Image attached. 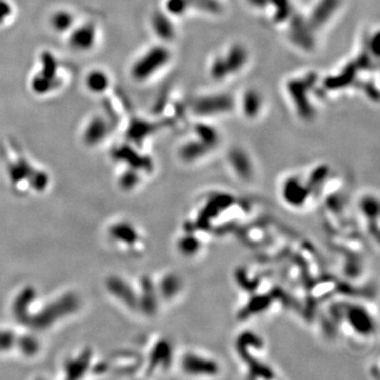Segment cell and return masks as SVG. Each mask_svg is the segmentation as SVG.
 <instances>
[{
	"label": "cell",
	"mask_w": 380,
	"mask_h": 380,
	"mask_svg": "<svg viewBox=\"0 0 380 380\" xmlns=\"http://www.w3.org/2000/svg\"><path fill=\"white\" fill-rule=\"evenodd\" d=\"M357 70H358V67L356 66V64L350 63L348 66L345 67V69L341 71V73L339 75L328 77L327 79H325L324 86L331 90L341 89L343 87L349 86L350 84L354 82Z\"/></svg>",
	"instance_id": "cell-11"
},
{
	"label": "cell",
	"mask_w": 380,
	"mask_h": 380,
	"mask_svg": "<svg viewBox=\"0 0 380 380\" xmlns=\"http://www.w3.org/2000/svg\"><path fill=\"white\" fill-rule=\"evenodd\" d=\"M181 369L194 377H213L221 371L218 361L198 351H187L181 358Z\"/></svg>",
	"instance_id": "cell-1"
},
{
	"label": "cell",
	"mask_w": 380,
	"mask_h": 380,
	"mask_svg": "<svg viewBox=\"0 0 380 380\" xmlns=\"http://www.w3.org/2000/svg\"><path fill=\"white\" fill-rule=\"evenodd\" d=\"M233 107V101L229 95H211L202 97L194 103L193 111L201 115H210L229 111Z\"/></svg>",
	"instance_id": "cell-6"
},
{
	"label": "cell",
	"mask_w": 380,
	"mask_h": 380,
	"mask_svg": "<svg viewBox=\"0 0 380 380\" xmlns=\"http://www.w3.org/2000/svg\"><path fill=\"white\" fill-rule=\"evenodd\" d=\"M246 59H247L246 50L240 45L233 46L228 51L226 58H224L229 73H233V72L239 71L246 63Z\"/></svg>",
	"instance_id": "cell-15"
},
{
	"label": "cell",
	"mask_w": 380,
	"mask_h": 380,
	"mask_svg": "<svg viewBox=\"0 0 380 380\" xmlns=\"http://www.w3.org/2000/svg\"><path fill=\"white\" fill-rule=\"evenodd\" d=\"M371 52H373L376 56L379 55V34L377 33L371 41Z\"/></svg>",
	"instance_id": "cell-28"
},
{
	"label": "cell",
	"mask_w": 380,
	"mask_h": 380,
	"mask_svg": "<svg viewBox=\"0 0 380 380\" xmlns=\"http://www.w3.org/2000/svg\"><path fill=\"white\" fill-rule=\"evenodd\" d=\"M161 288V295L165 299L169 300L172 298H175L176 295L179 294L181 289H182V283L178 277L174 275H167L166 277L163 278L162 281V287Z\"/></svg>",
	"instance_id": "cell-18"
},
{
	"label": "cell",
	"mask_w": 380,
	"mask_h": 380,
	"mask_svg": "<svg viewBox=\"0 0 380 380\" xmlns=\"http://www.w3.org/2000/svg\"><path fill=\"white\" fill-rule=\"evenodd\" d=\"M13 10L7 0H0V25L7 23L12 16Z\"/></svg>",
	"instance_id": "cell-26"
},
{
	"label": "cell",
	"mask_w": 380,
	"mask_h": 380,
	"mask_svg": "<svg viewBox=\"0 0 380 380\" xmlns=\"http://www.w3.org/2000/svg\"><path fill=\"white\" fill-rule=\"evenodd\" d=\"M355 64L358 67V69H369L373 66L371 57L366 52L361 54V55L358 57V59L355 62Z\"/></svg>",
	"instance_id": "cell-27"
},
{
	"label": "cell",
	"mask_w": 380,
	"mask_h": 380,
	"mask_svg": "<svg viewBox=\"0 0 380 380\" xmlns=\"http://www.w3.org/2000/svg\"><path fill=\"white\" fill-rule=\"evenodd\" d=\"M228 73H229V71H228V68L226 66L224 58H216L214 63L212 64V68H211V74L213 78L218 79V81L223 79L224 77H226Z\"/></svg>",
	"instance_id": "cell-24"
},
{
	"label": "cell",
	"mask_w": 380,
	"mask_h": 380,
	"mask_svg": "<svg viewBox=\"0 0 380 380\" xmlns=\"http://www.w3.org/2000/svg\"><path fill=\"white\" fill-rule=\"evenodd\" d=\"M261 104L260 94L255 90H249L243 96V111L248 117L256 116L260 111Z\"/></svg>",
	"instance_id": "cell-19"
},
{
	"label": "cell",
	"mask_w": 380,
	"mask_h": 380,
	"mask_svg": "<svg viewBox=\"0 0 380 380\" xmlns=\"http://www.w3.org/2000/svg\"><path fill=\"white\" fill-rule=\"evenodd\" d=\"M107 124L102 116H94L87 125V129L84 132V136L87 143H96L103 139L106 135Z\"/></svg>",
	"instance_id": "cell-14"
},
{
	"label": "cell",
	"mask_w": 380,
	"mask_h": 380,
	"mask_svg": "<svg viewBox=\"0 0 380 380\" xmlns=\"http://www.w3.org/2000/svg\"><path fill=\"white\" fill-rule=\"evenodd\" d=\"M350 324L354 331L361 335H370L373 333V323L368 312L363 307L355 306L350 310Z\"/></svg>",
	"instance_id": "cell-9"
},
{
	"label": "cell",
	"mask_w": 380,
	"mask_h": 380,
	"mask_svg": "<svg viewBox=\"0 0 380 380\" xmlns=\"http://www.w3.org/2000/svg\"><path fill=\"white\" fill-rule=\"evenodd\" d=\"M195 130L198 137H200V141L203 142L209 149L214 147L215 145L218 144L219 135L216 130L212 128V127L205 124H198Z\"/></svg>",
	"instance_id": "cell-20"
},
{
	"label": "cell",
	"mask_w": 380,
	"mask_h": 380,
	"mask_svg": "<svg viewBox=\"0 0 380 380\" xmlns=\"http://www.w3.org/2000/svg\"><path fill=\"white\" fill-rule=\"evenodd\" d=\"M209 148L201 141H191L181 148V156L186 162H192L204 155Z\"/></svg>",
	"instance_id": "cell-17"
},
{
	"label": "cell",
	"mask_w": 380,
	"mask_h": 380,
	"mask_svg": "<svg viewBox=\"0 0 380 380\" xmlns=\"http://www.w3.org/2000/svg\"><path fill=\"white\" fill-rule=\"evenodd\" d=\"M248 3L253 7L262 9L269 4V0H248Z\"/></svg>",
	"instance_id": "cell-29"
},
{
	"label": "cell",
	"mask_w": 380,
	"mask_h": 380,
	"mask_svg": "<svg viewBox=\"0 0 380 380\" xmlns=\"http://www.w3.org/2000/svg\"><path fill=\"white\" fill-rule=\"evenodd\" d=\"M317 81L315 74H310L305 79H293L288 83L287 89L289 94L293 97L295 105L297 106L298 113L303 119H311L314 116V109L307 98V90H309Z\"/></svg>",
	"instance_id": "cell-4"
},
{
	"label": "cell",
	"mask_w": 380,
	"mask_h": 380,
	"mask_svg": "<svg viewBox=\"0 0 380 380\" xmlns=\"http://www.w3.org/2000/svg\"><path fill=\"white\" fill-rule=\"evenodd\" d=\"M230 163L236 172L242 178H249L252 173L251 163L247 154L241 149H233L229 155Z\"/></svg>",
	"instance_id": "cell-12"
},
{
	"label": "cell",
	"mask_w": 380,
	"mask_h": 380,
	"mask_svg": "<svg viewBox=\"0 0 380 380\" xmlns=\"http://www.w3.org/2000/svg\"><path fill=\"white\" fill-rule=\"evenodd\" d=\"M153 29L159 38L170 41L174 36V28L169 18L163 13H155L152 18Z\"/></svg>",
	"instance_id": "cell-13"
},
{
	"label": "cell",
	"mask_w": 380,
	"mask_h": 380,
	"mask_svg": "<svg viewBox=\"0 0 380 380\" xmlns=\"http://www.w3.org/2000/svg\"><path fill=\"white\" fill-rule=\"evenodd\" d=\"M74 22H75L74 15L71 12L65 10L57 11L51 17V25L53 29L61 33H65L73 29Z\"/></svg>",
	"instance_id": "cell-16"
},
{
	"label": "cell",
	"mask_w": 380,
	"mask_h": 380,
	"mask_svg": "<svg viewBox=\"0 0 380 380\" xmlns=\"http://www.w3.org/2000/svg\"><path fill=\"white\" fill-rule=\"evenodd\" d=\"M169 57L170 54L166 48L154 47L132 65L131 76L137 82L147 81L169 61Z\"/></svg>",
	"instance_id": "cell-2"
},
{
	"label": "cell",
	"mask_w": 380,
	"mask_h": 380,
	"mask_svg": "<svg viewBox=\"0 0 380 380\" xmlns=\"http://www.w3.org/2000/svg\"><path fill=\"white\" fill-rule=\"evenodd\" d=\"M85 83L90 92L94 94H102L109 88L110 77L105 71L95 69L89 72Z\"/></svg>",
	"instance_id": "cell-10"
},
{
	"label": "cell",
	"mask_w": 380,
	"mask_h": 380,
	"mask_svg": "<svg viewBox=\"0 0 380 380\" xmlns=\"http://www.w3.org/2000/svg\"><path fill=\"white\" fill-rule=\"evenodd\" d=\"M76 26V25H75ZM97 27L95 23L87 22L84 25L76 26L71 30L69 37V44L72 49L77 52H87L90 51L97 42Z\"/></svg>",
	"instance_id": "cell-5"
},
{
	"label": "cell",
	"mask_w": 380,
	"mask_h": 380,
	"mask_svg": "<svg viewBox=\"0 0 380 380\" xmlns=\"http://www.w3.org/2000/svg\"><path fill=\"white\" fill-rule=\"evenodd\" d=\"M179 244V249L182 250L183 255L185 256H193L195 255V252L200 249L201 243L198 242V240L195 238V236H183L182 240L178 241Z\"/></svg>",
	"instance_id": "cell-22"
},
{
	"label": "cell",
	"mask_w": 380,
	"mask_h": 380,
	"mask_svg": "<svg viewBox=\"0 0 380 380\" xmlns=\"http://www.w3.org/2000/svg\"><path fill=\"white\" fill-rule=\"evenodd\" d=\"M340 5V0H320L309 21L313 29L320 28L327 23L336 12Z\"/></svg>",
	"instance_id": "cell-8"
},
{
	"label": "cell",
	"mask_w": 380,
	"mask_h": 380,
	"mask_svg": "<svg viewBox=\"0 0 380 380\" xmlns=\"http://www.w3.org/2000/svg\"><path fill=\"white\" fill-rule=\"evenodd\" d=\"M280 193L285 204L294 208H301L312 195V186L301 176L291 175L284 179Z\"/></svg>",
	"instance_id": "cell-3"
},
{
	"label": "cell",
	"mask_w": 380,
	"mask_h": 380,
	"mask_svg": "<svg viewBox=\"0 0 380 380\" xmlns=\"http://www.w3.org/2000/svg\"><path fill=\"white\" fill-rule=\"evenodd\" d=\"M291 17V35L293 41L305 50H312L315 45L313 34L314 29L311 27L309 22L304 21V18L300 14H292Z\"/></svg>",
	"instance_id": "cell-7"
},
{
	"label": "cell",
	"mask_w": 380,
	"mask_h": 380,
	"mask_svg": "<svg viewBox=\"0 0 380 380\" xmlns=\"http://www.w3.org/2000/svg\"><path fill=\"white\" fill-rule=\"evenodd\" d=\"M269 3L276 9L275 21L278 23H283L287 21L293 14L292 5L289 0H269Z\"/></svg>",
	"instance_id": "cell-21"
},
{
	"label": "cell",
	"mask_w": 380,
	"mask_h": 380,
	"mask_svg": "<svg viewBox=\"0 0 380 380\" xmlns=\"http://www.w3.org/2000/svg\"><path fill=\"white\" fill-rule=\"evenodd\" d=\"M189 6L188 0H167L166 3V8L169 13L173 15H179Z\"/></svg>",
	"instance_id": "cell-25"
},
{
	"label": "cell",
	"mask_w": 380,
	"mask_h": 380,
	"mask_svg": "<svg viewBox=\"0 0 380 380\" xmlns=\"http://www.w3.org/2000/svg\"><path fill=\"white\" fill-rule=\"evenodd\" d=\"M188 3L210 13H219L221 11V5L216 0H188Z\"/></svg>",
	"instance_id": "cell-23"
}]
</instances>
